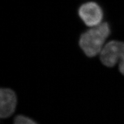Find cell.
Returning <instances> with one entry per match:
<instances>
[{
  "label": "cell",
  "mask_w": 124,
  "mask_h": 124,
  "mask_svg": "<svg viewBox=\"0 0 124 124\" xmlns=\"http://www.w3.org/2000/svg\"><path fill=\"white\" fill-rule=\"evenodd\" d=\"M111 34L110 25L104 21L99 25L88 28L82 32L78 39V46L89 58L99 56Z\"/></svg>",
  "instance_id": "cell-1"
},
{
  "label": "cell",
  "mask_w": 124,
  "mask_h": 124,
  "mask_svg": "<svg viewBox=\"0 0 124 124\" xmlns=\"http://www.w3.org/2000/svg\"><path fill=\"white\" fill-rule=\"evenodd\" d=\"M99 59L102 64L108 68L118 64L119 71L124 76V41L117 40L108 41L99 55Z\"/></svg>",
  "instance_id": "cell-2"
},
{
  "label": "cell",
  "mask_w": 124,
  "mask_h": 124,
  "mask_svg": "<svg viewBox=\"0 0 124 124\" xmlns=\"http://www.w3.org/2000/svg\"><path fill=\"white\" fill-rule=\"evenodd\" d=\"M77 9L78 17L87 28L99 25L104 21V9L97 1H85L78 6Z\"/></svg>",
  "instance_id": "cell-3"
},
{
  "label": "cell",
  "mask_w": 124,
  "mask_h": 124,
  "mask_svg": "<svg viewBox=\"0 0 124 124\" xmlns=\"http://www.w3.org/2000/svg\"><path fill=\"white\" fill-rule=\"evenodd\" d=\"M17 96L10 88L1 87L0 89V117L5 119L15 113L17 105Z\"/></svg>",
  "instance_id": "cell-4"
},
{
  "label": "cell",
  "mask_w": 124,
  "mask_h": 124,
  "mask_svg": "<svg viewBox=\"0 0 124 124\" xmlns=\"http://www.w3.org/2000/svg\"><path fill=\"white\" fill-rule=\"evenodd\" d=\"M13 124H38L32 118L24 115H18L14 119Z\"/></svg>",
  "instance_id": "cell-5"
},
{
  "label": "cell",
  "mask_w": 124,
  "mask_h": 124,
  "mask_svg": "<svg viewBox=\"0 0 124 124\" xmlns=\"http://www.w3.org/2000/svg\"><path fill=\"white\" fill-rule=\"evenodd\" d=\"M78 1H83V0H78Z\"/></svg>",
  "instance_id": "cell-6"
}]
</instances>
